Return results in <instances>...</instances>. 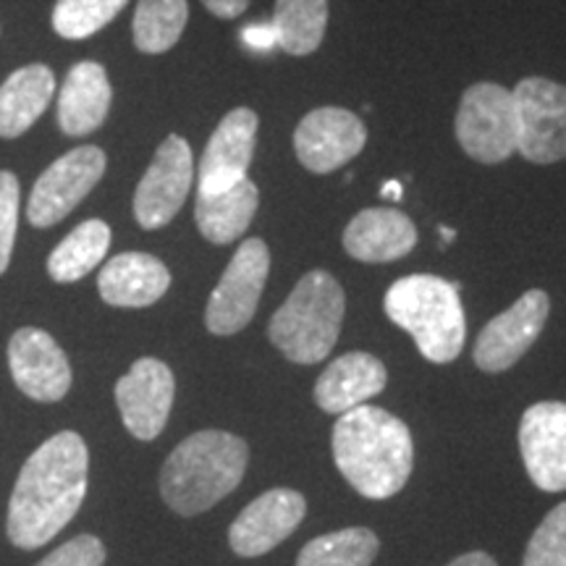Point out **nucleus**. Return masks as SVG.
<instances>
[{
    "mask_svg": "<svg viewBox=\"0 0 566 566\" xmlns=\"http://www.w3.org/2000/svg\"><path fill=\"white\" fill-rule=\"evenodd\" d=\"M260 118L252 108H233L221 118L197 168V192H226L250 174Z\"/></svg>",
    "mask_w": 566,
    "mask_h": 566,
    "instance_id": "14",
    "label": "nucleus"
},
{
    "mask_svg": "<svg viewBox=\"0 0 566 566\" xmlns=\"http://www.w3.org/2000/svg\"><path fill=\"white\" fill-rule=\"evenodd\" d=\"M334 459L354 491L370 501H386L412 475V433L386 409L354 407L334 424Z\"/></svg>",
    "mask_w": 566,
    "mask_h": 566,
    "instance_id": "2",
    "label": "nucleus"
},
{
    "mask_svg": "<svg viewBox=\"0 0 566 566\" xmlns=\"http://www.w3.org/2000/svg\"><path fill=\"white\" fill-rule=\"evenodd\" d=\"M344 250L359 263H394L417 244L412 218L396 208H367L344 229Z\"/></svg>",
    "mask_w": 566,
    "mask_h": 566,
    "instance_id": "18",
    "label": "nucleus"
},
{
    "mask_svg": "<svg viewBox=\"0 0 566 566\" xmlns=\"http://www.w3.org/2000/svg\"><path fill=\"white\" fill-rule=\"evenodd\" d=\"M551 315V300L543 289H530L506 313L495 315L475 342V365L483 373L514 367L537 342Z\"/></svg>",
    "mask_w": 566,
    "mask_h": 566,
    "instance_id": "12",
    "label": "nucleus"
},
{
    "mask_svg": "<svg viewBox=\"0 0 566 566\" xmlns=\"http://www.w3.org/2000/svg\"><path fill=\"white\" fill-rule=\"evenodd\" d=\"M113 103L108 71L97 61H80L59 92V126L66 137H87L105 124Z\"/></svg>",
    "mask_w": 566,
    "mask_h": 566,
    "instance_id": "21",
    "label": "nucleus"
},
{
    "mask_svg": "<svg viewBox=\"0 0 566 566\" xmlns=\"http://www.w3.org/2000/svg\"><path fill=\"white\" fill-rule=\"evenodd\" d=\"M250 446L223 430H200L171 451L160 472V495L176 514L208 512L242 483Z\"/></svg>",
    "mask_w": 566,
    "mask_h": 566,
    "instance_id": "3",
    "label": "nucleus"
},
{
    "mask_svg": "<svg viewBox=\"0 0 566 566\" xmlns=\"http://www.w3.org/2000/svg\"><path fill=\"white\" fill-rule=\"evenodd\" d=\"M446 566H499V564H495V558L491 554H485V551H472V554L459 556Z\"/></svg>",
    "mask_w": 566,
    "mask_h": 566,
    "instance_id": "33",
    "label": "nucleus"
},
{
    "mask_svg": "<svg viewBox=\"0 0 566 566\" xmlns=\"http://www.w3.org/2000/svg\"><path fill=\"white\" fill-rule=\"evenodd\" d=\"M522 566H566V501L551 509L537 525Z\"/></svg>",
    "mask_w": 566,
    "mask_h": 566,
    "instance_id": "29",
    "label": "nucleus"
},
{
    "mask_svg": "<svg viewBox=\"0 0 566 566\" xmlns=\"http://www.w3.org/2000/svg\"><path fill=\"white\" fill-rule=\"evenodd\" d=\"M176 380L171 367L155 357H142L116 384V405L126 430L139 441H155L174 407Z\"/></svg>",
    "mask_w": 566,
    "mask_h": 566,
    "instance_id": "13",
    "label": "nucleus"
},
{
    "mask_svg": "<svg viewBox=\"0 0 566 566\" xmlns=\"http://www.w3.org/2000/svg\"><path fill=\"white\" fill-rule=\"evenodd\" d=\"M346 296L328 271L304 273L268 323V338L289 363H323L338 342Z\"/></svg>",
    "mask_w": 566,
    "mask_h": 566,
    "instance_id": "5",
    "label": "nucleus"
},
{
    "mask_svg": "<svg viewBox=\"0 0 566 566\" xmlns=\"http://www.w3.org/2000/svg\"><path fill=\"white\" fill-rule=\"evenodd\" d=\"M328 27V0H275L273 38L289 55H310L323 45Z\"/></svg>",
    "mask_w": 566,
    "mask_h": 566,
    "instance_id": "25",
    "label": "nucleus"
},
{
    "mask_svg": "<svg viewBox=\"0 0 566 566\" xmlns=\"http://www.w3.org/2000/svg\"><path fill=\"white\" fill-rule=\"evenodd\" d=\"M268 273L271 250L263 239H247L239 244L205 307V325L212 336H233L250 325L258 313Z\"/></svg>",
    "mask_w": 566,
    "mask_h": 566,
    "instance_id": "9",
    "label": "nucleus"
},
{
    "mask_svg": "<svg viewBox=\"0 0 566 566\" xmlns=\"http://www.w3.org/2000/svg\"><path fill=\"white\" fill-rule=\"evenodd\" d=\"M260 208V189L250 176L226 192H197L195 221L210 244H231L250 229Z\"/></svg>",
    "mask_w": 566,
    "mask_h": 566,
    "instance_id": "23",
    "label": "nucleus"
},
{
    "mask_svg": "<svg viewBox=\"0 0 566 566\" xmlns=\"http://www.w3.org/2000/svg\"><path fill=\"white\" fill-rule=\"evenodd\" d=\"M367 145V126L357 113L323 105L310 111L294 129V155L310 174H334Z\"/></svg>",
    "mask_w": 566,
    "mask_h": 566,
    "instance_id": "11",
    "label": "nucleus"
},
{
    "mask_svg": "<svg viewBox=\"0 0 566 566\" xmlns=\"http://www.w3.org/2000/svg\"><path fill=\"white\" fill-rule=\"evenodd\" d=\"M457 142L467 158L499 166L516 153V116L512 92L495 82L464 90L457 111Z\"/></svg>",
    "mask_w": 566,
    "mask_h": 566,
    "instance_id": "6",
    "label": "nucleus"
},
{
    "mask_svg": "<svg viewBox=\"0 0 566 566\" xmlns=\"http://www.w3.org/2000/svg\"><path fill=\"white\" fill-rule=\"evenodd\" d=\"M55 95V74L45 63L21 66L0 84V137L19 139L38 124Z\"/></svg>",
    "mask_w": 566,
    "mask_h": 566,
    "instance_id": "22",
    "label": "nucleus"
},
{
    "mask_svg": "<svg viewBox=\"0 0 566 566\" xmlns=\"http://www.w3.org/2000/svg\"><path fill=\"white\" fill-rule=\"evenodd\" d=\"M192 181V147L179 134H168L155 150L150 166L137 184V192H134V218L142 229H166L187 202Z\"/></svg>",
    "mask_w": 566,
    "mask_h": 566,
    "instance_id": "10",
    "label": "nucleus"
},
{
    "mask_svg": "<svg viewBox=\"0 0 566 566\" xmlns=\"http://www.w3.org/2000/svg\"><path fill=\"white\" fill-rule=\"evenodd\" d=\"M388 384L386 365L367 352H346L325 367L315 384V405L328 415H344L367 405Z\"/></svg>",
    "mask_w": 566,
    "mask_h": 566,
    "instance_id": "20",
    "label": "nucleus"
},
{
    "mask_svg": "<svg viewBox=\"0 0 566 566\" xmlns=\"http://www.w3.org/2000/svg\"><path fill=\"white\" fill-rule=\"evenodd\" d=\"M200 3L208 9L216 19H239L242 13L250 9V0H200Z\"/></svg>",
    "mask_w": 566,
    "mask_h": 566,
    "instance_id": "32",
    "label": "nucleus"
},
{
    "mask_svg": "<svg viewBox=\"0 0 566 566\" xmlns=\"http://www.w3.org/2000/svg\"><path fill=\"white\" fill-rule=\"evenodd\" d=\"M516 153L535 166L566 158V87L546 76H527L512 90Z\"/></svg>",
    "mask_w": 566,
    "mask_h": 566,
    "instance_id": "7",
    "label": "nucleus"
},
{
    "mask_svg": "<svg viewBox=\"0 0 566 566\" xmlns=\"http://www.w3.org/2000/svg\"><path fill=\"white\" fill-rule=\"evenodd\" d=\"M38 566H105V546L95 535H76Z\"/></svg>",
    "mask_w": 566,
    "mask_h": 566,
    "instance_id": "31",
    "label": "nucleus"
},
{
    "mask_svg": "<svg viewBox=\"0 0 566 566\" xmlns=\"http://www.w3.org/2000/svg\"><path fill=\"white\" fill-rule=\"evenodd\" d=\"M307 514V501L292 488H273L252 501L242 514L233 520L229 530L231 551L237 556L254 558L273 551L279 543L300 527Z\"/></svg>",
    "mask_w": 566,
    "mask_h": 566,
    "instance_id": "15",
    "label": "nucleus"
},
{
    "mask_svg": "<svg viewBox=\"0 0 566 566\" xmlns=\"http://www.w3.org/2000/svg\"><path fill=\"white\" fill-rule=\"evenodd\" d=\"M21 187L13 171H0V275L9 271L17 244Z\"/></svg>",
    "mask_w": 566,
    "mask_h": 566,
    "instance_id": "30",
    "label": "nucleus"
},
{
    "mask_svg": "<svg viewBox=\"0 0 566 566\" xmlns=\"http://www.w3.org/2000/svg\"><path fill=\"white\" fill-rule=\"evenodd\" d=\"M380 541L367 527H346L310 541L296 556V566H370Z\"/></svg>",
    "mask_w": 566,
    "mask_h": 566,
    "instance_id": "27",
    "label": "nucleus"
},
{
    "mask_svg": "<svg viewBox=\"0 0 566 566\" xmlns=\"http://www.w3.org/2000/svg\"><path fill=\"white\" fill-rule=\"evenodd\" d=\"M384 310L430 363L449 365L462 354L467 323L459 283L430 273L407 275L388 289Z\"/></svg>",
    "mask_w": 566,
    "mask_h": 566,
    "instance_id": "4",
    "label": "nucleus"
},
{
    "mask_svg": "<svg viewBox=\"0 0 566 566\" xmlns=\"http://www.w3.org/2000/svg\"><path fill=\"white\" fill-rule=\"evenodd\" d=\"M189 21V0H139L132 21L134 48L160 55L176 48Z\"/></svg>",
    "mask_w": 566,
    "mask_h": 566,
    "instance_id": "26",
    "label": "nucleus"
},
{
    "mask_svg": "<svg viewBox=\"0 0 566 566\" xmlns=\"http://www.w3.org/2000/svg\"><path fill=\"white\" fill-rule=\"evenodd\" d=\"M438 233H441V247L451 244L457 239V231L454 229H446V226H441V229H438Z\"/></svg>",
    "mask_w": 566,
    "mask_h": 566,
    "instance_id": "35",
    "label": "nucleus"
},
{
    "mask_svg": "<svg viewBox=\"0 0 566 566\" xmlns=\"http://www.w3.org/2000/svg\"><path fill=\"white\" fill-rule=\"evenodd\" d=\"M111 250V226L90 218L76 226L48 258V275L55 283H74L95 271Z\"/></svg>",
    "mask_w": 566,
    "mask_h": 566,
    "instance_id": "24",
    "label": "nucleus"
},
{
    "mask_svg": "<svg viewBox=\"0 0 566 566\" xmlns=\"http://www.w3.org/2000/svg\"><path fill=\"white\" fill-rule=\"evenodd\" d=\"M380 195L386 197V200H394V202H399L401 200V184L399 181H386L384 187H380Z\"/></svg>",
    "mask_w": 566,
    "mask_h": 566,
    "instance_id": "34",
    "label": "nucleus"
},
{
    "mask_svg": "<svg viewBox=\"0 0 566 566\" xmlns=\"http://www.w3.org/2000/svg\"><path fill=\"white\" fill-rule=\"evenodd\" d=\"M520 451L533 483L546 493L566 491V405L541 401L522 415Z\"/></svg>",
    "mask_w": 566,
    "mask_h": 566,
    "instance_id": "16",
    "label": "nucleus"
},
{
    "mask_svg": "<svg viewBox=\"0 0 566 566\" xmlns=\"http://www.w3.org/2000/svg\"><path fill=\"white\" fill-rule=\"evenodd\" d=\"M11 378L34 401H59L71 388V365L59 342L42 328H19L9 342Z\"/></svg>",
    "mask_w": 566,
    "mask_h": 566,
    "instance_id": "17",
    "label": "nucleus"
},
{
    "mask_svg": "<svg viewBox=\"0 0 566 566\" xmlns=\"http://www.w3.org/2000/svg\"><path fill=\"white\" fill-rule=\"evenodd\" d=\"M105 168H108V155L97 145H82L61 155L34 181L27 202V221L34 229H51L61 223L80 208V202L87 200L105 176Z\"/></svg>",
    "mask_w": 566,
    "mask_h": 566,
    "instance_id": "8",
    "label": "nucleus"
},
{
    "mask_svg": "<svg viewBox=\"0 0 566 566\" xmlns=\"http://www.w3.org/2000/svg\"><path fill=\"white\" fill-rule=\"evenodd\" d=\"M171 289V271L147 252H124L111 258L97 275V292L111 307H150Z\"/></svg>",
    "mask_w": 566,
    "mask_h": 566,
    "instance_id": "19",
    "label": "nucleus"
},
{
    "mask_svg": "<svg viewBox=\"0 0 566 566\" xmlns=\"http://www.w3.org/2000/svg\"><path fill=\"white\" fill-rule=\"evenodd\" d=\"M87 446L74 430L48 438L27 459L13 485L6 525L13 546H45L74 520L87 495Z\"/></svg>",
    "mask_w": 566,
    "mask_h": 566,
    "instance_id": "1",
    "label": "nucleus"
},
{
    "mask_svg": "<svg viewBox=\"0 0 566 566\" xmlns=\"http://www.w3.org/2000/svg\"><path fill=\"white\" fill-rule=\"evenodd\" d=\"M129 0H55L53 30L63 40H87L111 24Z\"/></svg>",
    "mask_w": 566,
    "mask_h": 566,
    "instance_id": "28",
    "label": "nucleus"
}]
</instances>
